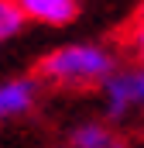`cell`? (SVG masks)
<instances>
[{
	"instance_id": "obj_1",
	"label": "cell",
	"mask_w": 144,
	"mask_h": 148,
	"mask_svg": "<svg viewBox=\"0 0 144 148\" xmlns=\"http://www.w3.org/2000/svg\"><path fill=\"white\" fill-rule=\"evenodd\" d=\"M120 69L117 52L103 41H65L41 55L38 79L55 90H100Z\"/></svg>"
},
{
	"instance_id": "obj_2",
	"label": "cell",
	"mask_w": 144,
	"mask_h": 148,
	"mask_svg": "<svg viewBox=\"0 0 144 148\" xmlns=\"http://www.w3.org/2000/svg\"><path fill=\"white\" fill-rule=\"evenodd\" d=\"M100 103H103V117L120 124L130 114H144V62L141 66H120L100 86Z\"/></svg>"
},
{
	"instance_id": "obj_3",
	"label": "cell",
	"mask_w": 144,
	"mask_h": 148,
	"mask_svg": "<svg viewBox=\"0 0 144 148\" xmlns=\"http://www.w3.org/2000/svg\"><path fill=\"white\" fill-rule=\"evenodd\" d=\"M41 79L35 76H10V79H0V124L7 121H17V117H28L38 107V97H41Z\"/></svg>"
},
{
	"instance_id": "obj_4",
	"label": "cell",
	"mask_w": 144,
	"mask_h": 148,
	"mask_svg": "<svg viewBox=\"0 0 144 148\" xmlns=\"http://www.w3.org/2000/svg\"><path fill=\"white\" fill-rule=\"evenodd\" d=\"M17 7L24 10L28 24L41 28H65L79 17L82 0H17Z\"/></svg>"
},
{
	"instance_id": "obj_5",
	"label": "cell",
	"mask_w": 144,
	"mask_h": 148,
	"mask_svg": "<svg viewBox=\"0 0 144 148\" xmlns=\"http://www.w3.org/2000/svg\"><path fill=\"white\" fill-rule=\"evenodd\" d=\"M69 148H127L113 121H79L69 131Z\"/></svg>"
},
{
	"instance_id": "obj_6",
	"label": "cell",
	"mask_w": 144,
	"mask_h": 148,
	"mask_svg": "<svg viewBox=\"0 0 144 148\" xmlns=\"http://www.w3.org/2000/svg\"><path fill=\"white\" fill-rule=\"evenodd\" d=\"M24 28H28V17L17 7V0H0V48L17 41Z\"/></svg>"
},
{
	"instance_id": "obj_7",
	"label": "cell",
	"mask_w": 144,
	"mask_h": 148,
	"mask_svg": "<svg viewBox=\"0 0 144 148\" xmlns=\"http://www.w3.org/2000/svg\"><path fill=\"white\" fill-rule=\"evenodd\" d=\"M127 48L144 62V7L134 14V21H130V28H127Z\"/></svg>"
}]
</instances>
